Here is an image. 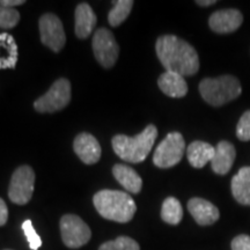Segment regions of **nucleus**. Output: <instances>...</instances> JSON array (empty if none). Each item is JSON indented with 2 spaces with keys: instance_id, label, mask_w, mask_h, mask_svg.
Masks as SVG:
<instances>
[{
  "instance_id": "c85d7f7f",
  "label": "nucleus",
  "mask_w": 250,
  "mask_h": 250,
  "mask_svg": "<svg viewBox=\"0 0 250 250\" xmlns=\"http://www.w3.org/2000/svg\"><path fill=\"white\" fill-rule=\"evenodd\" d=\"M23 4L24 0H0V5L8 8H14L17 6H21Z\"/></svg>"
},
{
  "instance_id": "2eb2a0df",
  "label": "nucleus",
  "mask_w": 250,
  "mask_h": 250,
  "mask_svg": "<svg viewBox=\"0 0 250 250\" xmlns=\"http://www.w3.org/2000/svg\"><path fill=\"white\" fill-rule=\"evenodd\" d=\"M158 86L169 98H183L188 93V83L184 77L175 72L166 71L162 73L158 79Z\"/></svg>"
},
{
  "instance_id": "bb28decb",
  "label": "nucleus",
  "mask_w": 250,
  "mask_h": 250,
  "mask_svg": "<svg viewBox=\"0 0 250 250\" xmlns=\"http://www.w3.org/2000/svg\"><path fill=\"white\" fill-rule=\"evenodd\" d=\"M230 247H232V250H250V236L246 234L235 236Z\"/></svg>"
},
{
  "instance_id": "20e7f679",
  "label": "nucleus",
  "mask_w": 250,
  "mask_h": 250,
  "mask_svg": "<svg viewBox=\"0 0 250 250\" xmlns=\"http://www.w3.org/2000/svg\"><path fill=\"white\" fill-rule=\"evenodd\" d=\"M199 93L208 104L221 107L239 98L242 93V87L235 77L226 74L203 79L199 83Z\"/></svg>"
},
{
  "instance_id": "4be33fe9",
  "label": "nucleus",
  "mask_w": 250,
  "mask_h": 250,
  "mask_svg": "<svg viewBox=\"0 0 250 250\" xmlns=\"http://www.w3.org/2000/svg\"><path fill=\"white\" fill-rule=\"evenodd\" d=\"M115 6L108 14V21L111 27H118L129 18L134 2L132 0H118L112 1Z\"/></svg>"
},
{
  "instance_id": "f8f14e48",
  "label": "nucleus",
  "mask_w": 250,
  "mask_h": 250,
  "mask_svg": "<svg viewBox=\"0 0 250 250\" xmlns=\"http://www.w3.org/2000/svg\"><path fill=\"white\" fill-rule=\"evenodd\" d=\"M73 149L78 158L86 165L96 164L101 158V146L93 134H78L73 142Z\"/></svg>"
},
{
  "instance_id": "7c9ffc66",
  "label": "nucleus",
  "mask_w": 250,
  "mask_h": 250,
  "mask_svg": "<svg viewBox=\"0 0 250 250\" xmlns=\"http://www.w3.org/2000/svg\"><path fill=\"white\" fill-rule=\"evenodd\" d=\"M5 250H11V249H5Z\"/></svg>"
},
{
  "instance_id": "f03ea898",
  "label": "nucleus",
  "mask_w": 250,
  "mask_h": 250,
  "mask_svg": "<svg viewBox=\"0 0 250 250\" xmlns=\"http://www.w3.org/2000/svg\"><path fill=\"white\" fill-rule=\"evenodd\" d=\"M93 203L101 217L121 224L132 220L137 211L132 197L118 190H101L94 195Z\"/></svg>"
},
{
  "instance_id": "4468645a",
  "label": "nucleus",
  "mask_w": 250,
  "mask_h": 250,
  "mask_svg": "<svg viewBox=\"0 0 250 250\" xmlns=\"http://www.w3.org/2000/svg\"><path fill=\"white\" fill-rule=\"evenodd\" d=\"M236 151L233 144L226 140L218 143L215 146L214 156L211 161L212 170L218 175H226L235 161Z\"/></svg>"
},
{
  "instance_id": "a211bd4d",
  "label": "nucleus",
  "mask_w": 250,
  "mask_h": 250,
  "mask_svg": "<svg viewBox=\"0 0 250 250\" xmlns=\"http://www.w3.org/2000/svg\"><path fill=\"white\" fill-rule=\"evenodd\" d=\"M112 174L117 182L129 192L139 193L143 188V180L139 174L126 165H115Z\"/></svg>"
},
{
  "instance_id": "1a4fd4ad",
  "label": "nucleus",
  "mask_w": 250,
  "mask_h": 250,
  "mask_svg": "<svg viewBox=\"0 0 250 250\" xmlns=\"http://www.w3.org/2000/svg\"><path fill=\"white\" fill-rule=\"evenodd\" d=\"M92 46L96 61L104 68H111L116 64L120 46L111 31L105 28H100L93 36Z\"/></svg>"
},
{
  "instance_id": "393cba45",
  "label": "nucleus",
  "mask_w": 250,
  "mask_h": 250,
  "mask_svg": "<svg viewBox=\"0 0 250 250\" xmlns=\"http://www.w3.org/2000/svg\"><path fill=\"white\" fill-rule=\"evenodd\" d=\"M22 229L24 235L27 236L28 242H29V247L31 250H39V248L42 246V240L39 234L36 233L35 228L33 226V223L31 220H26L22 224Z\"/></svg>"
},
{
  "instance_id": "a878e982",
  "label": "nucleus",
  "mask_w": 250,
  "mask_h": 250,
  "mask_svg": "<svg viewBox=\"0 0 250 250\" xmlns=\"http://www.w3.org/2000/svg\"><path fill=\"white\" fill-rule=\"evenodd\" d=\"M236 137L241 142L250 140V110L246 111L240 118L236 126Z\"/></svg>"
},
{
  "instance_id": "b1692460",
  "label": "nucleus",
  "mask_w": 250,
  "mask_h": 250,
  "mask_svg": "<svg viewBox=\"0 0 250 250\" xmlns=\"http://www.w3.org/2000/svg\"><path fill=\"white\" fill-rule=\"evenodd\" d=\"M20 21V13L15 8L4 7L0 5V28L12 29Z\"/></svg>"
},
{
  "instance_id": "9d476101",
  "label": "nucleus",
  "mask_w": 250,
  "mask_h": 250,
  "mask_svg": "<svg viewBox=\"0 0 250 250\" xmlns=\"http://www.w3.org/2000/svg\"><path fill=\"white\" fill-rule=\"evenodd\" d=\"M40 35L41 42L54 52H59L66 43L62 23L56 14L46 13L40 18Z\"/></svg>"
},
{
  "instance_id": "6e6552de",
  "label": "nucleus",
  "mask_w": 250,
  "mask_h": 250,
  "mask_svg": "<svg viewBox=\"0 0 250 250\" xmlns=\"http://www.w3.org/2000/svg\"><path fill=\"white\" fill-rule=\"evenodd\" d=\"M59 225H61L62 242L67 248H80L85 246L92 237L88 225L76 214L62 215Z\"/></svg>"
},
{
  "instance_id": "aec40b11",
  "label": "nucleus",
  "mask_w": 250,
  "mask_h": 250,
  "mask_svg": "<svg viewBox=\"0 0 250 250\" xmlns=\"http://www.w3.org/2000/svg\"><path fill=\"white\" fill-rule=\"evenodd\" d=\"M232 193L241 205L250 206V167H243L232 179Z\"/></svg>"
},
{
  "instance_id": "c756f323",
  "label": "nucleus",
  "mask_w": 250,
  "mask_h": 250,
  "mask_svg": "<svg viewBox=\"0 0 250 250\" xmlns=\"http://www.w3.org/2000/svg\"><path fill=\"white\" fill-rule=\"evenodd\" d=\"M196 4L203 6V7H208V6L217 4V1H215V0H197Z\"/></svg>"
},
{
  "instance_id": "423d86ee",
  "label": "nucleus",
  "mask_w": 250,
  "mask_h": 250,
  "mask_svg": "<svg viewBox=\"0 0 250 250\" xmlns=\"http://www.w3.org/2000/svg\"><path fill=\"white\" fill-rule=\"evenodd\" d=\"M71 101V83L65 78L58 79L52 83L44 95L34 102V108L42 114L56 112L67 107Z\"/></svg>"
},
{
  "instance_id": "ddd939ff",
  "label": "nucleus",
  "mask_w": 250,
  "mask_h": 250,
  "mask_svg": "<svg viewBox=\"0 0 250 250\" xmlns=\"http://www.w3.org/2000/svg\"><path fill=\"white\" fill-rule=\"evenodd\" d=\"M188 210L201 226H210L217 223L220 218L218 208L208 201L203 198H191L188 202Z\"/></svg>"
},
{
  "instance_id": "dca6fc26",
  "label": "nucleus",
  "mask_w": 250,
  "mask_h": 250,
  "mask_svg": "<svg viewBox=\"0 0 250 250\" xmlns=\"http://www.w3.org/2000/svg\"><path fill=\"white\" fill-rule=\"evenodd\" d=\"M76 35L81 40H85L93 33L94 28L96 26V15L94 13L93 8L88 4L83 2L79 4L76 8Z\"/></svg>"
},
{
  "instance_id": "5701e85b",
  "label": "nucleus",
  "mask_w": 250,
  "mask_h": 250,
  "mask_svg": "<svg viewBox=\"0 0 250 250\" xmlns=\"http://www.w3.org/2000/svg\"><path fill=\"white\" fill-rule=\"evenodd\" d=\"M99 250H140V247L131 237L120 236L116 240L104 242Z\"/></svg>"
},
{
  "instance_id": "7ed1b4c3",
  "label": "nucleus",
  "mask_w": 250,
  "mask_h": 250,
  "mask_svg": "<svg viewBox=\"0 0 250 250\" xmlns=\"http://www.w3.org/2000/svg\"><path fill=\"white\" fill-rule=\"evenodd\" d=\"M156 137L158 129L155 125H147L143 132L134 137L117 134L111 140L114 152L120 156L122 160L131 162V164H140L147 158L152 151Z\"/></svg>"
},
{
  "instance_id": "6ab92c4d",
  "label": "nucleus",
  "mask_w": 250,
  "mask_h": 250,
  "mask_svg": "<svg viewBox=\"0 0 250 250\" xmlns=\"http://www.w3.org/2000/svg\"><path fill=\"white\" fill-rule=\"evenodd\" d=\"M18 44L7 33L0 34V70L15 68L18 64Z\"/></svg>"
},
{
  "instance_id": "412c9836",
  "label": "nucleus",
  "mask_w": 250,
  "mask_h": 250,
  "mask_svg": "<svg viewBox=\"0 0 250 250\" xmlns=\"http://www.w3.org/2000/svg\"><path fill=\"white\" fill-rule=\"evenodd\" d=\"M183 218L182 205L175 197H168L162 203L161 219L169 225H179Z\"/></svg>"
},
{
  "instance_id": "0eeeda50",
  "label": "nucleus",
  "mask_w": 250,
  "mask_h": 250,
  "mask_svg": "<svg viewBox=\"0 0 250 250\" xmlns=\"http://www.w3.org/2000/svg\"><path fill=\"white\" fill-rule=\"evenodd\" d=\"M35 188V173L30 166H20L12 175L8 187V197L12 203L26 205L29 203Z\"/></svg>"
},
{
  "instance_id": "9b49d317",
  "label": "nucleus",
  "mask_w": 250,
  "mask_h": 250,
  "mask_svg": "<svg viewBox=\"0 0 250 250\" xmlns=\"http://www.w3.org/2000/svg\"><path fill=\"white\" fill-rule=\"evenodd\" d=\"M243 22V15L239 9L225 8L214 12L208 19V26L214 33L230 34L239 29Z\"/></svg>"
},
{
  "instance_id": "f3484780",
  "label": "nucleus",
  "mask_w": 250,
  "mask_h": 250,
  "mask_svg": "<svg viewBox=\"0 0 250 250\" xmlns=\"http://www.w3.org/2000/svg\"><path fill=\"white\" fill-rule=\"evenodd\" d=\"M215 147L211 144L196 140L192 142L187 148V156L189 164L193 168H203L208 162H211L214 156Z\"/></svg>"
},
{
  "instance_id": "cd10ccee",
  "label": "nucleus",
  "mask_w": 250,
  "mask_h": 250,
  "mask_svg": "<svg viewBox=\"0 0 250 250\" xmlns=\"http://www.w3.org/2000/svg\"><path fill=\"white\" fill-rule=\"evenodd\" d=\"M8 219V208L4 199L0 198V227L4 226V225L7 223Z\"/></svg>"
},
{
  "instance_id": "f257e3e1",
  "label": "nucleus",
  "mask_w": 250,
  "mask_h": 250,
  "mask_svg": "<svg viewBox=\"0 0 250 250\" xmlns=\"http://www.w3.org/2000/svg\"><path fill=\"white\" fill-rule=\"evenodd\" d=\"M156 56L164 67L182 77H190L199 70V57L191 44L175 35L160 36L155 44Z\"/></svg>"
},
{
  "instance_id": "39448f33",
  "label": "nucleus",
  "mask_w": 250,
  "mask_h": 250,
  "mask_svg": "<svg viewBox=\"0 0 250 250\" xmlns=\"http://www.w3.org/2000/svg\"><path fill=\"white\" fill-rule=\"evenodd\" d=\"M186 142L180 132H170L154 151L153 162L159 168H170L182 160Z\"/></svg>"
}]
</instances>
